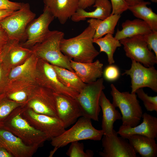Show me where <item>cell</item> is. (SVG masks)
Masks as SVG:
<instances>
[{"instance_id":"cell-32","label":"cell","mask_w":157,"mask_h":157,"mask_svg":"<svg viewBox=\"0 0 157 157\" xmlns=\"http://www.w3.org/2000/svg\"><path fill=\"white\" fill-rule=\"evenodd\" d=\"M135 93L137 97L142 100L146 110L148 111L157 112V96H149L142 88L137 90Z\"/></svg>"},{"instance_id":"cell-47","label":"cell","mask_w":157,"mask_h":157,"mask_svg":"<svg viewBox=\"0 0 157 157\" xmlns=\"http://www.w3.org/2000/svg\"><path fill=\"white\" fill-rule=\"evenodd\" d=\"M1 147H1V146H0V148Z\"/></svg>"},{"instance_id":"cell-37","label":"cell","mask_w":157,"mask_h":157,"mask_svg":"<svg viewBox=\"0 0 157 157\" xmlns=\"http://www.w3.org/2000/svg\"><path fill=\"white\" fill-rule=\"evenodd\" d=\"M112 7L111 14L121 15L128 10V6L124 0H110Z\"/></svg>"},{"instance_id":"cell-7","label":"cell","mask_w":157,"mask_h":157,"mask_svg":"<svg viewBox=\"0 0 157 157\" xmlns=\"http://www.w3.org/2000/svg\"><path fill=\"white\" fill-rule=\"evenodd\" d=\"M105 88L102 78L95 81L86 84L76 98L83 116L99 121L101 110L99 101L101 93Z\"/></svg>"},{"instance_id":"cell-14","label":"cell","mask_w":157,"mask_h":157,"mask_svg":"<svg viewBox=\"0 0 157 157\" xmlns=\"http://www.w3.org/2000/svg\"><path fill=\"white\" fill-rule=\"evenodd\" d=\"M118 134L114 129L111 135H103L101 140L103 149L99 152V155L102 157H137L128 140L118 136Z\"/></svg>"},{"instance_id":"cell-39","label":"cell","mask_w":157,"mask_h":157,"mask_svg":"<svg viewBox=\"0 0 157 157\" xmlns=\"http://www.w3.org/2000/svg\"><path fill=\"white\" fill-rule=\"evenodd\" d=\"M8 40V36L6 31L2 28H0V49L3 48Z\"/></svg>"},{"instance_id":"cell-28","label":"cell","mask_w":157,"mask_h":157,"mask_svg":"<svg viewBox=\"0 0 157 157\" xmlns=\"http://www.w3.org/2000/svg\"><path fill=\"white\" fill-rule=\"evenodd\" d=\"M60 81L65 86L78 93L84 88V83L74 72L65 68L52 65Z\"/></svg>"},{"instance_id":"cell-25","label":"cell","mask_w":157,"mask_h":157,"mask_svg":"<svg viewBox=\"0 0 157 157\" xmlns=\"http://www.w3.org/2000/svg\"><path fill=\"white\" fill-rule=\"evenodd\" d=\"M122 29H118L115 37L118 40L137 35H144L151 33L152 30L144 21L139 19H127L122 24Z\"/></svg>"},{"instance_id":"cell-20","label":"cell","mask_w":157,"mask_h":157,"mask_svg":"<svg viewBox=\"0 0 157 157\" xmlns=\"http://www.w3.org/2000/svg\"><path fill=\"white\" fill-rule=\"evenodd\" d=\"M79 0H43L55 17L62 24H65L78 8Z\"/></svg>"},{"instance_id":"cell-36","label":"cell","mask_w":157,"mask_h":157,"mask_svg":"<svg viewBox=\"0 0 157 157\" xmlns=\"http://www.w3.org/2000/svg\"><path fill=\"white\" fill-rule=\"evenodd\" d=\"M10 70L2 63L0 64V94L5 93Z\"/></svg>"},{"instance_id":"cell-31","label":"cell","mask_w":157,"mask_h":157,"mask_svg":"<svg viewBox=\"0 0 157 157\" xmlns=\"http://www.w3.org/2000/svg\"><path fill=\"white\" fill-rule=\"evenodd\" d=\"M66 154L69 157H92L94 155V152L91 150L85 151L83 143L78 141L71 142Z\"/></svg>"},{"instance_id":"cell-11","label":"cell","mask_w":157,"mask_h":157,"mask_svg":"<svg viewBox=\"0 0 157 157\" xmlns=\"http://www.w3.org/2000/svg\"><path fill=\"white\" fill-rule=\"evenodd\" d=\"M129 75L131 79V93L139 88L148 87L157 92V70L154 66L147 67L132 60L130 68L125 70L122 75Z\"/></svg>"},{"instance_id":"cell-1","label":"cell","mask_w":157,"mask_h":157,"mask_svg":"<svg viewBox=\"0 0 157 157\" xmlns=\"http://www.w3.org/2000/svg\"><path fill=\"white\" fill-rule=\"evenodd\" d=\"M95 31L88 26L80 34L74 37L63 38L60 42L62 53L70 60L80 63H90L99 54L94 45Z\"/></svg>"},{"instance_id":"cell-40","label":"cell","mask_w":157,"mask_h":157,"mask_svg":"<svg viewBox=\"0 0 157 157\" xmlns=\"http://www.w3.org/2000/svg\"><path fill=\"white\" fill-rule=\"evenodd\" d=\"M95 0H79L78 8L85 10L93 5Z\"/></svg>"},{"instance_id":"cell-8","label":"cell","mask_w":157,"mask_h":157,"mask_svg":"<svg viewBox=\"0 0 157 157\" xmlns=\"http://www.w3.org/2000/svg\"><path fill=\"white\" fill-rule=\"evenodd\" d=\"M38 58L33 52L25 60L9 71L6 93L28 88L36 78Z\"/></svg>"},{"instance_id":"cell-4","label":"cell","mask_w":157,"mask_h":157,"mask_svg":"<svg viewBox=\"0 0 157 157\" xmlns=\"http://www.w3.org/2000/svg\"><path fill=\"white\" fill-rule=\"evenodd\" d=\"M91 120L83 116L80 117L70 128L52 139L51 145L56 150L75 141L101 140L104 135L103 132L101 130L95 129L93 126Z\"/></svg>"},{"instance_id":"cell-44","label":"cell","mask_w":157,"mask_h":157,"mask_svg":"<svg viewBox=\"0 0 157 157\" xmlns=\"http://www.w3.org/2000/svg\"><path fill=\"white\" fill-rule=\"evenodd\" d=\"M3 61V48L0 49V64Z\"/></svg>"},{"instance_id":"cell-46","label":"cell","mask_w":157,"mask_h":157,"mask_svg":"<svg viewBox=\"0 0 157 157\" xmlns=\"http://www.w3.org/2000/svg\"><path fill=\"white\" fill-rule=\"evenodd\" d=\"M1 28V25H0V28Z\"/></svg>"},{"instance_id":"cell-13","label":"cell","mask_w":157,"mask_h":157,"mask_svg":"<svg viewBox=\"0 0 157 157\" xmlns=\"http://www.w3.org/2000/svg\"><path fill=\"white\" fill-rule=\"evenodd\" d=\"M54 18L49 9L44 6L42 14L28 24L26 30V40L21 45L27 48L43 40L50 31L49 26Z\"/></svg>"},{"instance_id":"cell-5","label":"cell","mask_w":157,"mask_h":157,"mask_svg":"<svg viewBox=\"0 0 157 157\" xmlns=\"http://www.w3.org/2000/svg\"><path fill=\"white\" fill-rule=\"evenodd\" d=\"M110 88L112 103L120 111L122 125L134 127L138 125L143 113L136 93L121 92L113 84Z\"/></svg>"},{"instance_id":"cell-15","label":"cell","mask_w":157,"mask_h":157,"mask_svg":"<svg viewBox=\"0 0 157 157\" xmlns=\"http://www.w3.org/2000/svg\"><path fill=\"white\" fill-rule=\"evenodd\" d=\"M39 61L37 77L42 86L54 93L63 94L76 99L78 92L66 87L60 81L52 65L42 59H39Z\"/></svg>"},{"instance_id":"cell-2","label":"cell","mask_w":157,"mask_h":157,"mask_svg":"<svg viewBox=\"0 0 157 157\" xmlns=\"http://www.w3.org/2000/svg\"><path fill=\"white\" fill-rule=\"evenodd\" d=\"M25 104L14 109L4 121L1 127L20 138L25 144L38 148L48 139L31 126L22 115Z\"/></svg>"},{"instance_id":"cell-43","label":"cell","mask_w":157,"mask_h":157,"mask_svg":"<svg viewBox=\"0 0 157 157\" xmlns=\"http://www.w3.org/2000/svg\"><path fill=\"white\" fill-rule=\"evenodd\" d=\"M0 157H13L12 155L3 147L0 148Z\"/></svg>"},{"instance_id":"cell-26","label":"cell","mask_w":157,"mask_h":157,"mask_svg":"<svg viewBox=\"0 0 157 157\" xmlns=\"http://www.w3.org/2000/svg\"><path fill=\"white\" fill-rule=\"evenodd\" d=\"M121 15L111 14L103 20L91 18L87 21L89 25L95 31L93 39L102 37L108 33L113 34L115 28L121 17Z\"/></svg>"},{"instance_id":"cell-34","label":"cell","mask_w":157,"mask_h":157,"mask_svg":"<svg viewBox=\"0 0 157 157\" xmlns=\"http://www.w3.org/2000/svg\"><path fill=\"white\" fill-rule=\"evenodd\" d=\"M103 74L104 77L107 81H113L117 80L120 75L119 69L117 67L110 65L105 69Z\"/></svg>"},{"instance_id":"cell-19","label":"cell","mask_w":157,"mask_h":157,"mask_svg":"<svg viewBox=\"0 0 157 157\" xmlns=\"http://www.w3.org/2000/svg\"><path fill=\"white\" fill-rule=\"evenodd\" d=\"M143 121L134 127L122 125L117 133L120 136L126 138L134 134L140 135L149 138H157V118L146 113L143 114Z\"/></svg>"},{"instance_id":"cell-22","label":"cell","mask_w":157,"mask_h":157,"mask_svg":"<svg viewBox=\"0 0 157 157\" xmlns=\"http://www.w3.org/2000/svg\"><path fill=\"white\" fill-rule=\"evenodd\" d=\"M102 111L101 130L104 135L110 136L113 133L115 122L122 119V115L116 107L106 97L103 91L99 101Z\"/></svg>"},{"instance_id":"cell-21","label":"cell","mask_w":157,"mask_h":157,"mask_svg":"<svg viewBox=\"0 0 157 157\" xmlns=\"http://www.w3.org/2000/svg\"><path fill=\"white\" fill-rule=\"evenodd\" d=\"M71 67L85 83H92L101 77L103 65L98 60L90 63H80L70 60Z\"/></svg>"},{"instance_id":"cell-29","label":"cell","mask_w":157,"mask_h":157,"mask_svg":"<svg viewBox=\"0 0 157 157\" xmlns=\"http://www.w3.org/2000/svg\"><path fill=\"white\" fill-rule=\"evenodd\" d=\"M93 42L99 46L100 53L104 52L106 53L109 65L114 63V53L117 48L122 46L119 40L114 37L113 34L108 33L103 37L93 39Z\"/></svg>"},{"instance_id":"cell-38","label":"cell","mask_w":157,"mask_h":157,"mask_svg":"<svg viewBox=\"0 0 157 157\" xmlns=\"http://www.w3.org/2000/svg\"><path fill=\"white\" fill-rule=\"evenodd\" d=\"M22 3L13 2L9 0H0V10H10L16 11L19 9Z\"/></svg>"},{"instance_id":"cell-17","label":"cell","mask_w":157,"mask_h":157,"mask_svg":"<svg viewBox=\"0 0 157 157\" xmlns=\"http://www.w3.org/2000/svg\"><path fill=\"white\" fill-rule=\"evenodd\" d=\"M0 145L13 157H31L38 147L25 144L10 132L0 127Z\"/></svg>"},{"instance_id":"cell-10","label":"cell","mask_w":157,"mask_h":157,"mask_svg":"<svg viewBox=\"0 0 157 157\" xmlns=\"http://www.w3.org/2000/svg\"><path fill=\"white\" fill-rule=\"evenodd\" d=\"M22 115L31 126L44 133L48 140L59 135L65 130L58 118L37 113L25 105Z\"/></svg>"},{"instance_id":"cell-6","label":"cell","mask_w":157,"mask_h":157,"mask_svg":"<svg viewBox=\"0 0 157 157\" xmlns=\"http://www.w3.org/2000/svg\"><path fill=\"white\" fill-rule=\"evenodd\" d=\"M35 16L36 14L31 10L29 3H22L19 9L0 21V25L7 33L9 39L20 42L25 41L27 27Z\"/></svg>"},{"instance_id":"cell-3","label":"cell","mask_w":157,"mask_h":157,"mask_svg":"<svg viewBox=\"0 0 157 157\" xmlns=\"http://www.w3.org/2000/svg\"><path fill=\"white\" fill-rule=\"evenodd\" d=\"M64 36L63 32L50 31L44 40L32 47L31 50L39 59L74 72L71 66L70 60L60 49V42Z\"/></svg>"},{"instance_id":"cell-33","label":"cell","mask_w":157,"mask_h":157,"mask_svg":"<svg viewBox=\"0 0 157 157\" xmlns=\"http://www.w3.org/2000/svg\"><path fill=\"white\" fill-rule=\"evenodd\" d=\"M33 89L32 88H26L8 92L6 94L7 97L10 99L25 104Z\"/></svg>"},{"instance_id":"cell-45","label":"cell","mask_w":157,"mask_h":157,"mask_svg":"<svg viewBox=\"0 0 157 157\" xmlns=\"http://www.w3.org/2000/svg\"><path fill=\"white\" fill-rule=\"evenodd\" d=\"M151 1L153 2L156 3L157 2V0H150Z\"/></svg>"},{"instance_id":"cell-27","label":"cell","mask_w":157,"mask_h":157,"mask_svg":"<svg viewBox=\"0 0 157 157\" xmlns=\"http://www.w3.org/2000/svg\"><path fill=\"white\" fill-rule=\"evenodd\" d=\"M150 2L144 1L136 5L128 7V10L138 19L147 23L153 31H157V15L147 5Z\"/></svg>"},{"instance_id":"cell-24","label":"cell","mask_w":157,"mask_h":157,"mask_svg":"<svg viewBox=\"0 0 157 157\" xmlns=\"http://www.w3.org/2000/svg\"><path fill=\"white\" fill-rule=\"evenodd\" d=\"M135 152L142 157H156L157 144L155 139L144 135L134 134L126 138Z\"/></svg>"},{"instance_id":"cell-41","label":"cell","mask_w":157,"mask_h":157,"mask_svg":"<svg viewBox=\"0 0 157 157\" xmlns=\"http://www.w3.org/2000/svg\"><path fill=\"white\" fill-rule=\"evenodd\" d=\"M15 11L10 10H0V21L11 14Z\"/></svg>"},{"instance_id":"cell-9","label":"cell","mask_w":157,"mask_h":157,"mask_svg":"<svg viewBox=\"0 0 157 157\" xmlns=\"http://www.w3.org/2000/svg\"><path fill=\"white\" fill-rule=\"evenodd\" d=\"M126 56L131 60L147 67L157 63V57L148 48L143 35H137L119 40Z\"/></svg>"},{"instance_id":"cell-18","label":"cell","mask_w":157,"mask_h":157,"mask_svg":"<svg viewBox=\"0 0 157 157\" xmlns=\"http://www.w3.org/2000/svg\"><path fill=\"white\" fill-rule=\"evenodd\" d=\"M33 53L18 40L9 39L3 48L2 63L10 70L23 62Z\"/></svg>"},{"instance_id":"cell-35","label":"cell","mask_w":157,"mask_h":157,"mask_svg":"<svg viewBox=\"0 0 157 157\" xmlns=\"http://www.w3.org/2000/svg\"><path fill=\"white\" fill-rule=\"evenodd\" d=\"M144 40L149 49L152 50L157 57V31H152L151 33L143 35Z\"/></svg>"},{"instance_id":"cell-30","label":"cell","mask_w":157,"mask_h":157,"mask_svg":"<svg viewBox=\"0 0 157 157\" xmlns=\"http://www.w3.org/2000/svg\"><path fill=\"white\" fill-rule=\"evenodd\" d=\"M24 104L9 99L6 93L0 94V127L9 114L15 109Z\"/></svg>"},{"instance_id":"cell-16","label":"cell","mask_w":157,"mask_h":157,"mask_svg":"<svg viewBox=\"0 0 157 157\" xmlns=\"http://www.w3.org/2000/svg\"><path fill=\"white\" fill-rule=\"evenodd\" d=\"M58 118L66 129L83 116L75 98L63 94L54 92Z\"/></svg>"},{"instance_id":"cell-23","label":"cell","mask_w":157,"mask_h":157,"mask_svg":"<svg viewBox=\"0 0 157 157\" xmlns=\"http://www.w3.org/2000/svg\"><path fill=\"white\" fill-rule=\"evenodd\" d=\"M93 6L96 8L91 12L78 8L71 17L72 20L78 22L88 18L103 20L111 14L112 7L109 0H95Z\"/></svg>"},{"instance_id":"cell-12","label":"cell","mask_w":157,"mask_h":157,"mask_svg":"<svg viewBox=\"0 0 157 157\" xmlns=\"http://www.w3.org/2000/svg\"><path fill=\"white\" fill-rule=\"evenodd\" d=\"M25 106L37 113L58 118L54 92L47 88L33 89Z\"/></svg>"},{"instance_id":"cell-42","label":"cell","mask_w":157,"mask_h":157,"mask_svg":"<svg viewBox=\"0 0 157 157\" xmlns=\"http://www.w3.org/2000/svg\"><path fill=\"white\" fill-rule=\"evenodd\" d=\"M124 1L128 7L136 5L144 1V0H124Z\"/></svg>"}]
</instances>
